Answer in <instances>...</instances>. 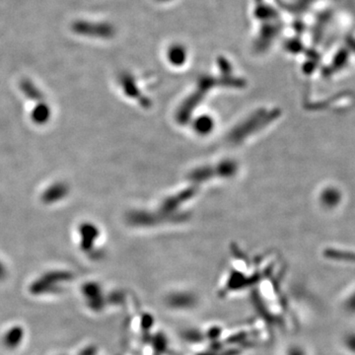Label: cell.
<instances>
[{
    "label": "cell",
    "instance_id": "1",
    "mask_svg": "<svg viewBox=\"0 0 355 355\" xmlns=\"http://www.w3.org/2000/svg\"><path fill=\"white\" fill-rule=\"evenodd\" d=\"M23 336V331L19 328H14L12 330L9 331L7 333L6 338H4V343H6V347L9 349H13V347H17L21 342V338Z\"/></svg>",
    "mask_w": 355,
    "mask_h": 355
}]
</instances>
